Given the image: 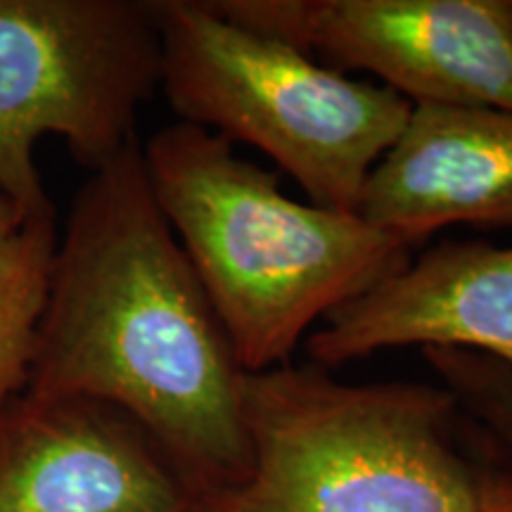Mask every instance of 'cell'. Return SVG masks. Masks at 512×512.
<instances>
[{
	"label": "cell",
	"mask_w": 512,
	"mask_h": 512,
	"mask_svg": "<svg viewBox=\"0 0 512 512\" xmlns=\"http://www.w3.org/2000/svg\"><path fill=\"white\" fill-rule=\"evenodd\" d=\"M245 482L202 512H482L491 463L460 448L446 387L349 384L328 368L247 373Z\"/></svg>",
	"instance_id": "3957f363"
},
{
	"label": "cell",
	"mask_w": 512,
	"mask_h": 512,
	"mask_svg": "<svg viewBox=\"0 0 512 512\" xmlns=\"http://www.w3.org/2000/svg\"><path fill=\"white\" fill-rule=\"evenodd\" d=\"M399 347L475 351L512 370V247L441 242L306 337L328 370Z\"/></svg>",
	"instance_id": "ba28073f"
},
{
	"label": "cell",
	"mask_w": 512,
	"mask_h": 512,
	"mask_svg": "<svg viewBox=\"0 0 512 512\" xmlns=\"http://www.w3.org/2000/svg\"><path fill=\"white\" fill-rule=\"evenodd\" d=\"M162 88L183 124L254 145L311 204L358 211L413 102L349 79L283 38L233 22L211 0H155Z\"/></svg>",
	"instance_id": "277c9868"
},
{
	"label": "cell",
	"mask_w": 512,
	"mask_h": 512,
	"mask_svg": "<svg viewBox=\"0 0 512 512\" xmlns=\"http://www.w3.org/2000/svg\"><path fill=\"white\" fill-rule=\"evenodd\" d=\"M5 209H15V207H12V204L3 197V192H0V211H5Z\"/></svg>",
	"instance_id": "4fadbf2b"
},
{
	"label": "cell",
	"mask_w": 512,
	"mask_h": 512,
	"mask_svg": "<svg viewBox=\"0 0 512 512\" xmlns=\"http://www.w3.org/2000/svg\"><path fill=\"white\" fill-rule=\"evenodd\" d=\"M425 361L456 396L460 411L477 420L512 458V370L496 358L460 349H422Z\"/></svg>",
	"instance_id": "8fae6325"
},
{
	"label": "cell",
	"mask_w": 512,
	"mask_h": 512,
	"mask_svg": "<svg viewBox=\"0 0 512 512\" xmlns=\"http://www.w3.org/2000/svg\"><path fill=\"white\" fill-rule=\"evenodd\" d=\"M147 183L245 373L285 366L318 320L411 261L356 211L283 195L278 176L200 126L147 140Z\"/></svg>",
	"instance_id": "7a4b0ae2"
},
{
	"label": "cell",
	"mask_w": 512,
	"mask_h": 512,
	"mask_svg": "<svg viewBox=\"0 0 512 512\" xmlns=\"http://www.w3.org/2000/svg\"><path fill=\"white\" fill-rule=\"evenodd\" d=\"M356 214L411 247L448 226L512 228V112L413 105Z\"/></svg>",
	"instance_id": "9c48e42d"
},
{
	"label": "cell",
	"mask_w": 512,
	"mask_h": 512,
	"mask_svg": "<svg viewBox=\"0 0 512 512\" xmlns=\"http://www.w3.org/2000/svg\"><path fill=\"white\" fill-rule=\"evenodd\" d=\"M505 5H508V12H510V19H512V0H505Z\"/></svg>",
	"instance_id": "5bb4252c"
},
{
	"label": "cell",
	"mask_w": 512,
	"mask_h": 512,
	"mask_svg": "<svg viewBox=\"0 0 512 512\" xmlns=\"http://www.w3.org/2000/svg\"><path fill=\"white\" fill-rule=\"evenodd\" d=\"M482 512H512V472L489 467Z\"/></svg>",
	"instance_id": "7c38bea8"
},
{
	"label": "cell",
	"mask_w": 512,
	"mask_h": 512,
	"mask_svg": "<svg viewBox=\"0 0 512 512\" xmlns=\"http://www.w3.org/2000/svg\"><path fill=\"white\" fill-rule=\"evenodd\" d=\"M245 377L152 195L136 140L76 190L27 392L121 408L204 503L249 472Z\"/></svg>",
	"instance_id": "6da1fadb"
},
{
	"label": "cell",
	"mask_w": 512,
	"mask_h": 512,
	"mask_svg": "<svg viewBox=\"0 0 512 512\" xmlns=\"http://www.w3.org/2000/svg\"><path fill=\"white\" fill-rule=\"evenodd\" d=\"M57 235V219L0 211V408L27 389Z\"/></svg>",
	"instance_id": "30bf717a"
},
{
	"label": "cell",
	"mask_w": 512,
	"mask_h": 512,
	"mask_svg": "<svg viewBox=\"0 0 512 512\" xmlns=\"http://www.w3.org/2000/svg\"><path fill=\"white\" fill-rule=\"evenodd\" d=\"M242 27L363 69L413 105L512 112V19L505 0H211Z\"/></svg>",
	"instance_id": "8992f818"
},
{
	"label": "cell",
	"mask_w": 512,
	"mask_h": 512,
	"mask_svg": "<svg viewBox=\"0 0 512 512\" xmlns=\"http://www.w3.org/2000/svg\"><path fill=\"white\" fill-rule=\"evenodd\" d=\"M0 512H202L131 415L24 389L0 408Z\"/></svg>",
	"instance_id": "52a82bcc"
},
{
	"label": "cell",
	"mask_w": 512,
	"mask_h": 512,
	"mask_svg": "<svg viewBox=\"0 0 512 512\" xmlns=\"http://www.w3.org/2000/svg\"><path fill=\"white\" fill-rule=\"evenodd\" d=\"M162 83L155 0H0V192L57 219L36 143L57 136L88 171L136 143Z\"/></svg>",
	"instance_id": "5b68a950"
}]
</instances>
